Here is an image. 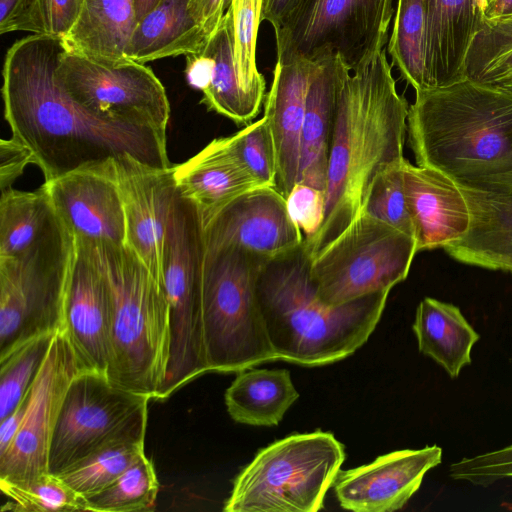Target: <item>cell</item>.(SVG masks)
<instances>
[{
  "mask_svg": "<svg viewBox=\"0 0 512 512\" xmlns=\"http://www.w3.org/2000/svg\"><path fill=\"white\" fill-rule=\"evenodd\" d=\"M65 50L59 38L31 34L9 48L2 71L4 118L11 137L30 149L45 181L125 153L150 165L172 166L166 133L97 115L59 87L54 74Z\"/></svg>",
  "mask_w": 512,
  "mask_h": 512,
  "instance_id": "cell-1",
  "label": "cell"
},
{
  "mask_svg": "<svg viewBox=\"0 0 512 512\" xmlns=\"http://www.w3.org/2000/svg\"><path fill=\"white\" fill-rule=\"evenodd\" d=\"M408 113L385 49L370 64L347 75L337 103L325 218L316 235L303 241L310 260L359 215L377 172L405 158Z\"/></svg>",
  "mask_w": 512,
  "mask_h": 512,
  "instance_id": "cell-2",
  "label": "cell"
},
{
  "mask_svg": "<svg viewBox=\"0 0 512 512\" xmlns=\"http://www.w3.org/2000/svg\"><path fill=\"white\" fill-rule=\"evenodd\" d=\"M417 165L459 186L512 184V96L465 78L416 91L407 119Z\"/></svg>",
  "mask_w": 512,
  "mask_h": 512,
  "instance_id": "cell-3",
  "label": "cell"
},
{
  "mask_svg": "<svg viewBox=\"0 0 512 512\" xmlns=\"http://www.w3.org/2000/svg\"><path fill=\"white\" fill-rule=\"evenodd\" d=\"M302 245L264 267L258 292L266 330L279 360L306 367L347 358L379 323L390 291L328 305L310 278Z\"/></svg>",
  "mask_w": 512,
  "mask_h": 512,
  "instance_id": "cell-4",
  "label": "cell"
},
{
  "mask_svg": "<svg viewBox=\"0 0 512 512\" xmlns=\"http://www.w3.org/2000/svg\"><path fill=\"white\" fill-rule=\"evenodd\" d=\"M113 296L112 354L107 377L155 400L170 354V312L164 284L126 245L92 242Z\"/></svg>",
  "mask_w": 512,
  "mask_h": 512,
  "instance_id": "cell-5",
  "label": "cell"
},
{
  "mask_svg": "<svg viewBox=\"0 0 512 512\" xmlns=\"http://www.w3.org/2000/svg\"><path fill=\"white\" fill-rule=\"evenodd\" d=\"M267 263L239 248L205 251L203 325L209 372L238 373L279 360L258 292Z\"/></svg>",
  "mask_w": 512,
  "mask_h": 512,
  "instance_id": "cell-6",
  "label": "cell"
},
{
  "mask_svg": "<svg viewBox=\"0 0 512 512\" xmlns=\"http://www.w3.org/2000/svg\"><path fill=\"white\" fill-rule=\"evenodd\" d=\"M334 434L294 433L260 449L233 480L225 512H316L345 460Z\"/></svg>",
  "mask_w": 512,
  "mask_h": 512,
  "instance_id": "cell-7",
  "label": "cell"
},
{
  "mask_svg": "<svg viewBox=\"0 0 512 512\" xmlns=\"http://www.w3.org/2000/svg\"><path fill=\"white\" fill-rule=\"evenodd\" d=\"M76 240L58 216L50 232L23 254L0 258V359L64 326Z\"/></svg>",
  "mask_w": 512,
  "mask_h": 512,
  "instance_id": "cell-8",
  "label": "cell"
},
{
  "mask_svg": "<svg viewBox=\"0 0 512 512\" xmlns=\"http://www.w3.org/2000/svg\"><path fill=\"white\" fill-rule=\"evenodd\" d=\"M203 225L195 206L177 191L167 231L163 276L170 312V354L156 397L164 401L209 372L203 325Z\"/></svg>",
  "mask_w": 512,
  "mask_h": 512,
  "instance_id": "cell-9",
  "label": "cell"
},
{
  "mask_svg": "<svg viewBox=\"0 0 512 512\" xmlns=\"http://www.w3.org/2000/svg\"><path fill=\"white\" fill-rule=\"evenodd\" d=\"M416 241L389 224L359 215L311 260L310 278L319 298L341 305L404 281Z\"/></svg>",
  "mask_w": 512,
  "mask_h": 512,
  "instance_id": "cell-10",
  "label": "cell"
},
{
  "mask_svg": "<svg viewBox=\"0 0 512 512\" xmlns=\"http://www.w3.org/2000/svg\"><path fill=\"white\" fill-rule=\"evenodd\" d=\"M393 0H303L275 31L278 61L338 57L351 72L388 42Z\"/></svg>",
  "mask_w": 512,
  "mask_h": 512,
  "instance_id": "cell-11",
  "label": "cell"
},
{
  "mask_svg": "<svg viewBox=\"0 0 512 512\" xmlns=\"http://www.w3.org/2000/svg\"><path fill=\"white\" fill-rule=\"evenodd\" d=\"M112 384L106 374L82 370L70 382L49 452V473L59 476L101 448L145 439L148 402Z\"/></svg>",
  "mask_w": 512,
  "mask_h": 512,
  "instance_id": "cell-12",
  "label": "cell"
},
{
  "mask_svg": "<svg viewBox=\"0 0 512 512\" xmlns=\"http://www.w3.org/2000/svg\"><path fill=\"white\" fill-rule=\"evenodd\" d=\"M55 81L76 103L108 118L127 119L167 134L170 104L161 81L131 59L105 63L64 51Z\"/></svg>",
  "mask_w": 512,
  "mask_h": 512,
  "instance_id": "cell-13",
  "label": "cell"
},
{
  "mask_svg": "<svg viewBox=\"0 0 512 512\" xmlns=\"http://www.w3.org/2000/svg\"><path fill=\"white\" fill-rule=\"evenodd\" d=\"M82 371L65 329L51 344L28 392L22 425L0 456V481L25 483L49 472L53 433L67 388Z\"/></svg>",
  "mask_w": 512,
  "mask_h": 512,
  "instance_id": "cell-14",
  "label": "cell"
},
{
  "mask_svg": "<svg viewBox=\"0 0 512 512\" xmlns=\"http://www.w3.org/2000/svg\"><path fill=\"white\" fill-rule=\"evenodd\" d=\"M114 164L125 213V244L164 284L167 231L177 194L174 166L150 165L127 153Z\"/></svg>",
  "mask_w": 512,
  "mask_h": 512,
  "instance_id": "cell-15",
  "label": "cell"
},
{
  "mask_svg": "<svg viewBox=\"0 0 512 512\" xmlns=\"http://www.w3.org/2000/svg\"><path fill=\"white\" fill-rule=\"evenodd\" d=\"M203 237L206 252L233 247L268 262L304 241L286 198L273 186H259L236 198L203 229Z\"/></svg>",
  "mask_w": 512,
  "mask_h": 512,
  "instance_id": "cell-16",
  "label": "cell"
},
{
  "mask_svg": "<svg viewBox=\"0 0 512 512\" xmlns=\"http://www.w3.org/2000/svg\"><path fill=\"white\" fill-rule=\"evenodd\" d=\"M75 240L64 326L81 369L107 375L112 354V291L92 243Z\"/></svg>",
  "mask_w": 512,
  "mask_h": 512,
  "instance_id": "cell-17",
  "label": "cell"
},
{
  "mask_svg": "<svg viewBox=\"0 0 512 512\" xmlns=\"http://www.w3.org/2000/svg\"><path fill=\"white\" fill-rule=\"evenodd\" d=\"M114 159L72 170L42 184L55 212L75 238L126 242L124 206Z\"/></svg>",
  "mask_w": 512,
  "mask_h": 512,
  "instance_id": "cell-18",
  "label": "cell"
},
{
  "mask_svg": "<svg viewBox=\"0 0 512 512\" xmlns=\"http://www.w3.org/2000/svg\"><path fill=\"white\" fill-rule=\"evenodd\" d=\"M442 461L437 445L398 450L373 462L340 470L333 484L343 509L355 512L400 510L420 488L425 474Z\"/></svg>",
  "mask_w": 512,
  "mask_h": 512,
  "instance_id": "cell-19",
  "label": "cell"
},
{
  "mask_svg": "<svg viewBox=\"0 0 512 512\" xmlns=\"http://www.w3.org/2000/svg\"><path fill=\"white\" fill-rule=\"evenodd\" d=\"M403 186L417 253L444 249L467 235L471 226L470 208L463 191L452 178L405 159Z\"/></svg>",
  "mask_w": 512,
  "mask_h": 512,
  "instance_id": "cell-20",
  "label": "cell"
},
{
  "mask_svg": "<svg viewBox=\"0 0 512 512\" xmlns=\"http://www.w3.org/2000/svg\"><path fill=\"white\" fill-rule=\"evenodd\" d=\"M320 61H276L264 118L270 129L277 161L275 188L286 198L299 181L301 134L309 83Z\"/></svg>",
  "mask_w": 512,
  "mask_h": 512,
  "instance_id": "cell-21",
  "label": "cell"
},
{
  "mask_svg": "<svg viewBox=\"0 0 512 512\" xmlns=\"http://www.w3.org/2000/svg\"><path fill=\"white\" fill-rule=\"evenodd\" d=\"M179 194L196 208L203 229L228 204L261 186L231 148L213 139L196 155L174 166Z\"/></svg>",
  "mask_w": 512,
  "mask_h": 512,
  "instance_id": "cell-22",
  "label": "cell"
},
{
  "mask_svg": "<svg viewBox=\"0 0 512 512\" xmlns=\"http://www.w3.org/2000/svg\"><path fill=\"white\" fill-rule=\"evenodd\" d=\"M350 72L340 58H326L315 69L308 87L298 182L324 191L338 98Z\"/></svg>",
  "mask_w": 512,
  "mask_h": 512,
  "instance_id": "cell-23",
  "label": "cell"
},
{
  "mask_svg": "<svg viewBox=\"0 0 512 512\" xmlns=\"http://www.w3.org/2000/svg\"><path fill=\"white\" fill-rule=\"evenodd\" d=\"M476 0H429L427 70L430 88L465 79V60L482 22Z\"/></svg>",
  "mask_w": 512,
  "mask_h": 512,
  "instance_id": "cell-24",
  "label": "cell"
},
{
  "mask_svg": "<svg viewBox=\"0 0 512 512\" xmlns=\"http://www.w3.org/2000/svg\"><path fill=\"white\" fill-rule=\"evenodd\" d=\"M136 23L134 0H85L62 43L66 51L96 61L123 62Z\"/></svg>",
  "mask_w": 512,
  "mask_h": 512,
  "instance_id": "cell-25",
  "label": "cell"
},
{
  "mask_svg": "<svg viewBox=\"0 0 512 512\" xmlns=\"http://www.w3.org/2000/svg\"><path fill=\"white\" fill-rule=\"evenodd\" d=\"M188 6L189 0H161L137 22L127 47V57L145 64L200 53L207 39Z\"/></svg>",
  "mask_w": 512,
  "mask_h": 512,
  "instance_id": "cell-26",
  "label": "cell"
},
{
  "mask_svg": "<svg viewBox=\"0 0 512 512\" xmlns=\"http://www.w3.org/2000/svg\"><path fill=\"white\" fill-rule=\"evenodd\" d=\"M412 329L419 351L451 378L471 363L472 348L480 338L457 306L431 297L419 303Z\"/></svg>",
  "mask_w": 512,
  "mask_h": 512,
  "instance_id": "cell-27",
  "label": "cell"
},
{
  "mask_svg": "<svg viewBox=\"0 0 512 512\" xmlns=\"http://www.w3.org/2000/svg\"><path fill=\"white\" fill-rule=\"evenodd\" d=\"M230 417L252 426H276L299 398L286 369L249 368L237 373L225 392Z\"/></svg>",
  "mask_w": 512,
  "mask_h": 512,
  "instance_id": "cell-28",
  "label": "cell"
},
{
  "mask_svg": "<svg viewBox=\"0 0 512 512\" xmlns=\"http://www.w3.org/2000/svg\"><path fill=\"white\" fill-rule=\"evenodd\" d=\"M202 53L212 60L207 86L202 91V103L237 124L252 121L260 112L261 103L240 86L234 60L233 22L228 8L216 33Z\"/></svg>",
  "mask_w": 512,
  "mask_h": 512,
  "instance_id": "cell-29",
  "label": "cell"
},
{
  "mask_svg": "<svg viewBox=\"0 0 512 512\" xmlns=\"http://www.w3.org/2000/svg\"><path fill=\"white\" fill-rule=\"evenodd\" d=\"M471 213L469 232L444 250L462 256L512 247V184L476 190L460 186Z\"/></svg>",
  "mask_w": 512,
  "mask_h": 512,
  "instance_id": "cell-30",
  "label": "cell"
},
{
  "mask_svg": "<svg viewBox=\"0 0 512 512\" xmlns=\"http://www.w3.org/2000/svg\"><path fill=\"white\" fill-rule=\"evenodd\" d=\"M58 220L42 185L34 191H1L0 258L15 257L36 245Z\"/></svg>",
  "mask_w": 512,
  "mask_h": 512,
  "instance_id": "cell-31",
  "label": "cell"
},
{
  "mask_svg": "<svg viewBox=\"0 0 512 512\" xmlns=\"http://www.w3.org/2000/svg\"><path fill=\"white\" fill-rule=\"evenodd\" d=\"M429 0H398L387 52L415 91L430 89L427 70Z\"/></svg>",
  "mask_w": 512,
  "mask_h": 512,
  "instance_id": "cell-32",
  "label": "cell"
},
{
  "mask_svg": "<svg viewBox=\"0 0 512 512\" xmlns=\"http://www.w3.org/2000/svg\"><path fill=\"white\" fill-rule=\"evenodd\" d=\"M465 78L512 96V17L482 19L465 60Z\"/></svg>",
  "mask_w": 512,
  "mask_h": 512,
  "instance_id": "cell-33",
  "label": "cell"
},
{
  "mask_svg": "<svg viewBox=\"0 0 512 512\" xmlns=\"http://www.w3.org/2000/svg\"><path fill=\"white\" fill-rule=\"evenodd\" d=\"M144 453V439L116 441L73 465L59 477L87 498L111 485Z\"/></svg>",
  "mask_w": 512,
  "mask_h": 512,
  "instance_id": "cell-34",
  "label": "cell"
},
{
  "mask_svg": "<svg viewBox=\"0 0 512 512\" xmlns=\"http://www.w3.org/2000/svg\"><path fill=\"white\" fill-rule=\"evenodd\" d=\"M158 491L154 464L144 453L111 485L85 498L86 511H151Z\"/></svg>",
  "mask_w": 512,
  "mask_h": 512,
  "instance_id": "cell-35",
  "label": "cell"
},
{
  "mask_svg": "<svg viewBox=\"0 0 512 512\" xmlns=\"http://www.w3.org/2000/svg\"><path fill=\"white\" fill-rule=\"evenodd\" d=\"M57 333L32 338L0 359V420L9 416L29 392Z\"/></svg>",
  "mask_w": 512,
  "mask_h": 512,
  "instance_id": "cell-36",
  "label": "cell"
},
{
  "mask_svg": "<svg viewBox=\"0 0 512 512\" xmlns=\"http://www.w3.org/2000/svg\"><path fill=\"white\" fill-rule=\"evenodd\" d=\"M235 67L241 88L263 103L266 82L256 63V43L262 0H231Z\"/></svg>",
  "mask_w": 512,
  "mask_h": 512,
  "instance_id": "cell-37",
  "label": "cell"
},
{
  "mask_svg": "<svg viewBox=\"0 0 512 512\" xmlns=\"http://www.w3.org/2000/svg\"><path fill=\"white\" fill-rule=\"evenodd\" d=\"M0 489L9 499L2 507V511H86L85 498L75 492L59 476L49 472L25 483L0 481Z\"/></svg>",
  "mask_w": 512,
  "mask_h": 512,
  "instance_id": "cell-38",
  "label": "cell"
},
{
  "mask_svg": "<svg viewBox=\"0 0 512 512\" xmlns=\"http://www.w3.org/2000/svg\"><path fill=\"white\" fill-rule=\"evenodd\" d=\"M405 159L388 164L377 172L368 188L360 213L414 237L403 186Z\"/></svg>",
  "mask_w": 512,
  "mask_h": 512,
  "instance_id": "cell-39",
  "label": "cell"
},
{
  "mask_svg": "<svg viewBox=\"0 0 512 512\" xmlns=\"http://www.w3.org/2000/svg\"><path fill=\"white\" fill-rule=\"evenodd\" d=\"M227 139L235 154L261 186H276V152L264 117L227 136Z\"/></svg>",
  "mask_w": 512,
  "mask_h": 512,
  "instance_id": "cell-40",
  "label": "cell"
},
{
  "mask_svg": "<svg viewBox=\"0 0 512 512\" xmlns=\"http://www.w3.org/2000/svg\"><path fill=\"white\" fill-rule=\"evenodd\" d=\"M85 0H31L16 31L65 38L76 23Z\"/></svg>",
  "mask_w": 512,
  "mask_h": 512,
  "instance_id": "cell-41",
  "label": "cell"
},
{
  "mask_svg": "<svg viewBox=\"0 0 512 512\" xmlns=\"http://www.w3.org/2000/svg\"><path fill=\"white\" fill-rule=\"evenodd\" d=\"M449 476L454 480L488 487L512 477V445L452 463Z\"/></svg>",
  "mask_w": 512,
  "mask_h": 512,
  "instance_id": "cell-42",
  "label": "cell"
},
{
  "mask_svg": "<svg viewBox=\"0 0 512 512\" xmlns=\"http://www.w3.org/2000/svg\"><path fill=\"white\" fill-rule=\"evenodd\" d=\"M286 203L291 218L304 235V240L316 235L325 218V191L297 182L286 197Z\"/></svg>",
  "mask_w": 512,
  "mask_h": 512,
  "instance_id": "cell-43",
  "label": "cell"
},
{
  "mask_svg": "<svg viewBox=\"0 0 512 512\" xmlns=\"http://www.w3.org/2000/svg\"><path fill=\"white\" fill-rule=\"evenodd\" d=\"M33 163L32 152L20 141L11 137L0 141V188H11L23 174L25 167Z\"/></svg>",
  "mask_w": 512,
  "mask_h": 512,
  "instance_id": "cell-44",
  "label": "cell"
},
{
  "mask_svg": "<svg viewBox=\"0 0 512 512\" xmlns=\"http://www.w3.org/2000/svg\"><path fill=\"white\" fill-rule=\"evenodd\" d=\"M231 0H189V12L207 42L216 33Z\"/></svg>",
  "mask_w": 512,
  "mask_h": 512,
  "instance_id": "cell-45",
  "label": "cell"
},
{
  "mask_svg": "<svg viewBox=\"0 0 512 512\" xmlns=\"http://www.w3.org/2000/svg\"><path fill=\"white\" fill-rule=\"evenodd\" d=\"M457 261L468 265L512 273V247L497 251L468 254L462 256Z\"/></svg>",
  "mask_w": 512,
  "mask_h": 512,
  "instance_id": "cell-46",
  "label": "cell"
},
{
  "mask_svg": "<svg viewBox=\"0 0 512 512\" xmlns=\"http://www.w3.org/2000/svg\"><path fill=\"white\" fill-rule=\"evenodd\" d=\"M303 0H262L261 21H268L274 32L279 30Z\"/></svg>",
  "mask_w": 512,
  "mask_h": 512,
  "instance_id": "cell-47",
  "label": "cell"
},
{
  "mask_svg": "<svg viewBox=\"0 0 512 512\" xmlns=\"http://www.w3.org/2000/svg\"><path fill=\"white\" fill-rule=\"evenodd\" d=\"M186 77L188 83L195 89L203 91L208 84L212 60L200 52L186 55Z\"/></svg>",
  "mask_w": 512,
  "mask_h": 512,
  "instance_id": "cell-48",
  "label": "cell"
},
{
  "mask_svg": "<svg viewBox=\"0 0 512 512\" xmlns=\"http://www.w3.org/2000/svg\"><path fill=\"white\" fill-rule=\"evenodd\" d=\"M28 393L21 404L6 418L0 420V456L8 449L17 435L25 415Z\"/></svg>",
  "mask_w": 512,
  "mask_h": 512,
  "instance_id": "cell-49",
  "label": "cell"
},
{
  "mask_svg": "<svg viewBox=\"0 0 512 512\" xmlns=\"http://www.w3.org/2000/svg\"><path fill=\"white\" fill-rule=\"evenodd\" d=\"M31 0H0V33L16 31L17 24Z\"/></svg>",
  "mask_w": 512,
  "mask_h": 512,
  "instance_id": "cell-50",
  "label": "cell"
},
{
  "mask_svg": "<svg viewBox=\"0 0 512 512\" xmlns=\"http://www.w3.org/2000/svg\"><path fill=\"white\" fill-rule=\"evenodd\" d=\"M512 17V0H491L482 12L483 20L492 21Z\"/></svg>",
  "mask_w": 512,
  "mask_h": 512,
  "instance_id": "cell-51",
  "label": "cell"
},
{
  "mask_svg": "<svg viewBox=\"0 0 512 512\" xmlns=\"http://www.w3.org/2000/svg\"><path fill=\"white\" fill-rule=\"evenodd\" d=\"M160 1L161 0H134L137 22L152 11Z\"/></svg>",
  "mask_w": 512,
  "mask_h": 512,
  "instance_id": "cell-52",
  "label": "cell"
},
{
  "mask_svg": "<svg viewBox=\"0 0 512 512\" xmlns=\"http://www.w3.org/2000/svg\"><path fill=\"white\" fill-rule=\"evenodd\" d=\"M476 1H477L478 5H479L480 9L483 12V10L485 9V7L487 5V1L486 0H476Z\"/></svg>",
  "mask_w": 512,
  "mask_h": 512,
  "instance_id": "cell-53",
  "label": "cell"
},
{
  "mask_svg": "<svg viewBox=\"0 0 512 512\" xmlns=\"http://www.w3.org/2000/svg\"><path fill=\"white\" fill-rule=\"evenodd\" d=\"M486 1H487V3H488V2H489V1H491V0H486Z\"/></svg>",
  "mask_w": 512,
  "mask_h": 512,
  "instance_id": "cell-54",
  "label": "cell"
}]
</instances>
